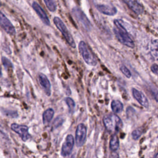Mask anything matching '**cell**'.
<instances>
[{"instance_id": "1", "label": "cell", "mask_w": 158, "mask_h": 158, "mask_svg": "<svg viewBox=\"0 0 158 158\" xmlns=\"http://www.w3.org/2000/svg\"><path fill=\"white\" fill-rule=\"evenodd\" d=\"M115 27L114 28V32L117 40L122 44L133 48L135 43L128 33L126 27L123 25V21L120 19H115L114 20Z\"/></svg>"}, {"instance_id": "2", "label": "cell", "mask_w": 158, "mask_h": 158, "mask_svg": "<svg viewBox=\"0 0 158 158\" xmlns=\"http://www.w3.org/2000/svg\"><path fill=\"white\" fill-rule=\"evenodd\" d=\"M103 123L106 129L111 132H117L122 127L121 119L115 114H110L103 118Z\"/></svg>"}, {"instance_id": "3", "label": "cell", "mask_w": 158, "mask_h": 158, "mask_svg": "<svg viewBox=\"0 0 158 158\" xmlns=\"http://www.w3.org/2000/svg\"><path fill=\"white\" fill-rule=\"evenodd\" d=\"M53 22L56 26L57 28L61 32L63 36L64 37L65 40L67 42V43L73 48H75L76 47V44L75 43V41L70 34V31L67 29L64 23L62 20L58 17H55L53 19Z\"/></svg>"}, {"instance_id": "4", "label": "cell", "mask_w": 158, "mask_h": 158, "mask_svg": "<svg viewBox=\"0 0 158 158\" xmlns=\"http://www.w3.org/2000/svg\"><path fill=\"white\" fill-rule=\"evenodd\" d=\"M78 51L85 62L89 65L95 66L97 64V60L93 53L89 51L86 43L81 41L78 44Z\"/></svg>"}, {"instance_id": "5", "label": "cell", "mask_w": 158, "mask_h": 158, "mask_svg": "<svg viewBox=\"0 0 158 158\" xmlns=\"http://www.w3.org/2000/svg\"><path fill=\"white\" fill-rule=\"evenodd\" d=\"M72 14L86 30H90L91 28V24L86 15L81 9L75 7L72 9Z\"/></svg>"}, {"instance_id": "6", "label": "cell", "mask_w": 158, "mask_h": 158, "mask_svg": "<svg viewBox=\"0 0 158 158\" xmlns=\"http://www.w3.org/2000/svg\"><path fill=\"white\" fill-rule=\"evenodd\" d=\"M86 128L83 123H80L77 128L75 132V141L78 147L82 146L86 139Z\"/></svg>"}, {"instance_id": "7", "label": "cell", "mask_w": 158, "mask_h": 158, "mask_svg": "<svg viewBox=\"0 0 158 158\" xmlns=\"http://www.w3.org/2000/svg\"><path fill=\"white\" fill-rule=\"evenodd\" d=\"M10 128L20 136L23 141H26L30 138V135L28 133V127L27 126L12 123L10 125Z\"/></svg>"}, {"instance_id": "8", "label": "cell", "mask_w": 158, "mask_h": 158, "mask_svg": "<svg viewBox=\"0 0 158 158\" xmlns=\"http://www.w3.org/2000/svg\"><path fill=\"white\" fill-rule=\"evenodd\" d=\"M0 26L9 35H14L15 33V30L10 21L0 11Z\"/></svg>"}, {"instance_id": "9", "label": "cell", "mask_w": 158, "mask_h": 158, "mask_svg": "<svg viewBox=\"0 0 158 158\" xmlns=\"http://www.w3.org/2000/svg\"><path fill=\"white\" fill-rule=\"evenodd\" d=\"M74 145V139L72 135H69L65 138V139L62 144L61 149V154L62 156L69 155L73 149Z\"/></svg>"}, {"instance_id": "10", "label": "cell", "mask_w": 158, "mask_h": 158, "mask_svg": "<svg viewBox=\"0 0 158 158\" xmlns=\"http://www.w3.org/2000/svg\"><path fill=\"white\" fill-rule=\"evenodd\" d=\"M128 8L135 14L140 15L143 14L144 9L143 6L138 0H122Z\"/></svg>"}, {"instance_id": "11", "label": "cell", "mask_w": 158, "mask_h": 158, "mask_svg": "<svg viewBox=\"0 0 158 158\" xmlns=\"http://www.w3.org/2000/svg\"><path fill=\"white\" fill-rule=\"evenodd\" d=\"M38 82L47 96L51 95V83L48 77L43 73H40L38 75Z\"/></svg>"}, {"instance_id": "12", "label": "cell", "mask_w": 158, "mask_h": 158, "mask_svg": "<svg viewBox=\"0 0 158 158\" xmlns=\"http://www.w3.org/2000/svg\"><path fill=\"white\" fill-rule=\"evenodd\" d=\"M32 7L33 10L36 12L38 17L40 18L41 21L46 25H50V20L45 12V11L43 10V9L41 7V6L38 4L36 2H33L32 3Z\"/></svg>"}, {"instance_id": "13", "label": "cell", "mask_w": 158, "mask_h": 158, "mask_svg": "<svg viewBox=\"0 0 158 158\" xmlns=\"http://www.w3.org/2000/svg\"><path fill=\"white\" fill-rule=\"evenodd\" d=\"M96 9L102 14L113 16L115 15L117 12V10L115 7L109 4H97L96 5Z\"/></svg>"}, {"instance_id": "14", "label": "cell", "mask_w": 158, "mask_h": 158, "mask_svg": "<svg viewBox=\"0 0 158 158\" xmlns=\"http://www.w3.org/2000/svg\"><path fill=\"white\" fill-rule=\"evenodd\" d=\"M132 94L134 98L143 107L148 108L149 107V101L146 96L140 91L136 88H132Z\"/></svg>"}, {"instance_id": "15", "label": "cell", "mask_w": 158, "mask_h": 158, "mask_svg": "<svg viewBox=\"0 0 158 158\" xmlns=\"http://www.w3.org/2000/svg\"><path fill=\"white\" fill-rule=\"evenodd\" d=\"M54 110L52 109H46L43 114V122L44 124H48L51 122L54 116Z\"/></svg>"}, {"instance_id": "16", "label": "cell", "mask_w": 158, "mask_h": 158, "mask_svg": "<svg viewBox=\"0 0 158 158\" xmlns=\"http://www.w3.org/2000/svg\"><path fill=\"white\" fill-rule=\"evenodd\" d=\"M111 108L114 113H120L123 108L122 103L118 100H114L111 102Z\"/></svg>"}, {"instance_id": "17", "label": "cell", "mask_w": 158, "mask_h": 158, "mask_svg": "<svg viewBox=\"0 0 158 158\" xmlns=\"http://www.w3.org/2000/svg\"><path fill=\"white\" fill-rule=\"evenodd\" d=\"M110 149L113 151H117L119 147V141L117 136L116 135H114L110 140V144H109Z\"/></svg>"}, {"instance_id": "18", "label": "cell", "mask_w": 158, "mask_h": 158, "mask_svg": "<svg viewBox=\"0 0 158 158\" xmlns=\"http://www.w3.org/2000/svg\"><path fill=\"white\" fill-rule=\"evenodd\" d=\"M48 10L52 12H55L57 8V5L55 0H43Z\"/></svg>"}, {"instance_id": "19", "label": "cell", "mask_w": 158, "mask_h": 158, "mask_svg": "<svg viewBox=\"0 0 158 158\" xmlns=\"http://www.w3.org/2000/svg\"><path fill=\"white\" fill-rule=\"evenodd\" d=\"M65 101L66 104H67V106H68V107L69 108V111L70 112H73V111L74 110L75 106L73 100L72 98H70L69 97H67V98H66L65 99Z\"/></svg>"}, {"instance_id": "20", "label": "cell", "mask_w": 158, "mask_h": 158, "mask_svg": "<svg viewBox=\"0 0 158 158\" xmlns=\"http://www.w3.org/2000/svg\"><path fill=\"white\" fill-rule=\"evenodd\" d=\"M120 71L122 72V73L127 77V78H130L131 76V73L130 72V71L129 70V69L125 67V65H122L120 67Z\"/></svg>"}, {"instance_id": "21", "label": "cell", "mask_w": 158, "mask_h": 158, "mask_svg": "<svg viewBox=\"0 0 158 158\" xmlns=\"http://www.w3.org/2000/svg\"><path fill=\"white\" fill-rule=\"evenodd\" d=\"M141 134H142V131L139 129H136V130H135L134 131H133V132L131 133V136H132L133 139L136 140L141 136Z\"/></svg>"}, {"instance_id": "22", "label": "cell", "mask_w": 158, "mask_h": 158, "mask_svg": "<svg viewBox=\"0 0 158 158\" xmlns=\"http://www.w3.org/2000/svg\"><path fill=\"white\" fill-rule=\"evenodd\" d=\"M2 64L6 67H12V64L11 63L10 60L6 58V57H2Z\"/></svg>"}, {"instance_id": "23", "label": "cell", "mask_w": 158, "mask_h": 158, "mask_svg": "<svg viewBox=\"0 0 158 158\" xmlns=\"http://www.w3.org/2000/svg\"><path fill=\"white\" fill-rule=\"evenodd\" d=\"M152 44H153V46H152L151 51H152V52L153 51V52H155V56L157 57V40H155L153 41Z\"/></svg>"}, {"instance_id": "24", "label": "cell", "mask_w": 158, "mask_h": 158, "mask_svg": "<svg viewBox=\"0 0 158 158\" xmlns=\"http://www.w3.org/2000/svg\"><path fill=\"white\" fill-rule=\"evenodd\" d=\"M151 70L153 73L157 75V64H153L151 67Z\"/></svg>"}, {"instance_id": "25", "label": "cell", "mask_w": 158, "mask_h": 158, "mask_svg": "<svg viewBox=\"0 0 158 158\" xmlns=\"http://www.w3.org/2000/svg\"><path fill=\"white\" fill-rule=\"evenodd\" d=\"M0 139H7L6 135L1 130H0Z\"/></svg>"}, {"instance_id": "26", "label": "cell", "mask_w": 158, "mask_h": 158, "mask_svg": "<svg viewBox=\"0 0 158 158\" xmlns=\"http://www.w3.org/2000/svg\"><path fill=\"white\" fill-rule=\"evenodd\" d=\"M70 158H75V156H74V155H72Z\"/></svg>"}, {"instance_id": "27", "label": "cell", "mask_w": 158, "mask_h": 158, "mask_svg": "<svg viewBox=\"0 0 158 158\" xmlns=\"http://www.w3.org/2000/svg\"><path fill=\"white\" fill-rule=\"evenodd\" d=\"M155 158H157V154H156V156H155Z\"/></svg>"}, {"instance_id": "28", "label": "cell", "mask_w": 158, "mask_h": 158, "mask_svg": "<svg viewBox=\"0 0 158 158\" xmlns=\"http://www.w3.org/2000/svg\"><path fill=\"white\" fill-rule=\"evenodd\" d=\"M2 76V73H1V70H0V77Z\"/></svg>"}, {"instance_id": "29", "label": "cell", "mask_w": 158, "mask_h": 158, "mask_svg": "<svg viewBox=\"0 0 158 158\" xmlns=\"http://www.w3.org/2000/svg\"><path fill=\"white\" fill-rule=\"evenodd\" d=\"M1 5V1H0V6Z\"/></svg>"}]
</instances>
